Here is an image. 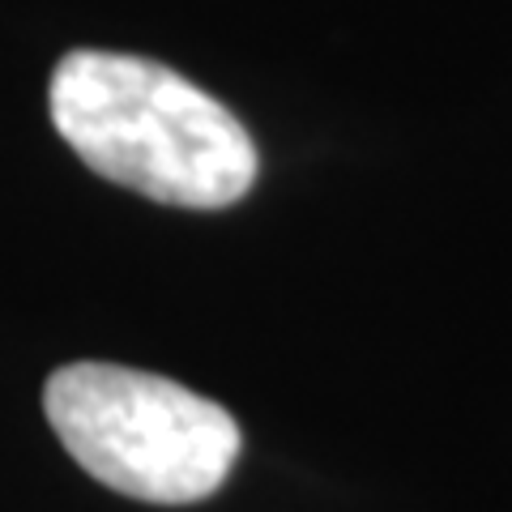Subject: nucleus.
<instances>
[{
  "label": "nucleus",
  "instance_id": "f257e3e1",
  "mask_svg": "<svg viewBox=\"0 0 512 512\" xmlns=\"http://www.w3.org/2000/svg\"><path fill=\"white\" fill-rule=\"evenodd\" d=\"M47 107L90 171L158 205L222 210L256 180V146L235 111L158 60L77 47L56 64Z\"/></svg>",
  "mask_w": 512,
  "mask_h": 512
},
{
  "label": "nucleus",
  "instance_id": "f03ea898",
  "mask_svg": "<svg viewBox=\"0 0 512 512\" xmlns=\"http://www.w3.org/2000/svg\"><path fill=\"white\" fill-rule=\"evenodd\" d=\"M43 414L90 478L146 504L205 500L239 457V423L218 402L120 363L56 367Z\"/></svg>",
  "mask_w": 512,
  "mask_h": 512
}]
</instances>
